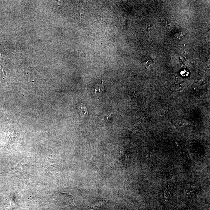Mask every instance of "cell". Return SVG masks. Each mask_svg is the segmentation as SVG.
I'll return each mask as SVG.
<instances>
[{
  "mask_svg": "<svg viewBox=\"0 0 210 210\" xmlns=\"http://www.w3.org/2000/svg\"><path fill=\"white\" fill-rule=\"evenodd\" d=\"M56 202L60 204L67 205L71 204L73 197L69 193H60L56 196Z\"/></svg>",
  "mask_w": 210,
  "mask_h": 210,
  "instance_id": "1",
  "label": "cell"
},
{
  "mask_svg": "<svg viewBox=\"0 0 210 210\" xmlns=\"http://www.w3.org/2000/svg\"><path fill=\"white\" fill-rule=\"evenodd\" d=\"M77 111L80 117L82 118H86L88 115V111L84 104L80 103L77 106Z\"/></svg>",
  "mask_w": 210,
  "mask_h": 210,
  "instance_id": "2",
  "label": "cell"
},
{
  "mask_svg": "<svg viewBox=\"0 0 210 210\" xmlns=\"http://www.w3.org/2000/svg\"><path fill=\"white\" fill-rule=\"evenodd\" d=\"M184 35H184V32H179L178 34H176L177 38L178 39H181L183 38Z\"/></svg>",
  "mask_w": 210,
  "mask_h": 210,
  "instance_id": "3",
  "label": "cell"
},
{
  "mask_svg": "<svg viewBox=\"0 0 210 210\" xmlns=\"http://www.w3.org/2000/svg\"><path fill=\"white\" fill-rule=\"evenodd\" d=\"M165 26L166 29L169 30H171V29H172L173 25L172 23L168 22V23L165 24Z\"/></svg>",
  "mask_w": 210,
  "mask_h": 210,
  "instance_id": "4",
  "label": "cell"
}]
</instances>
